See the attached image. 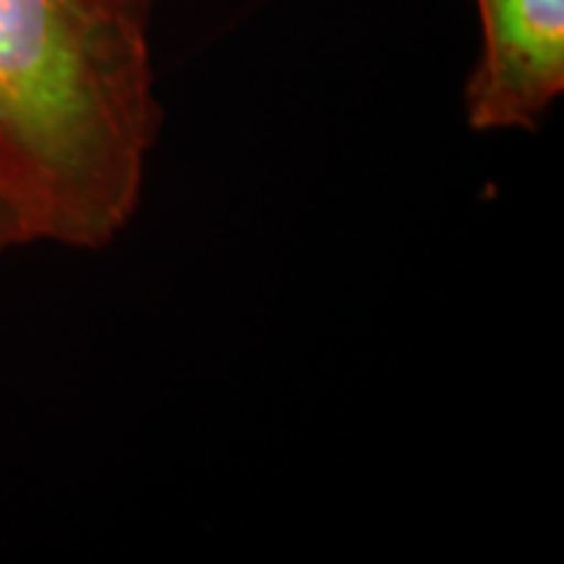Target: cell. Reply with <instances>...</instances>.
Wrapping results in <instances>:
<instances>
[{
  "mask_svg": "<svg viewBox=\"0 0 564 564\" xmlns=\"http://www.w3.org/2000/svg\"><path fill=\"white\" fill-rule=\"evenodd\" d=\"M154 0H0V194L26 243L131 223L160 131Z\"/></svg>",
  "mask_w": 564,
  "mask_h": 564,
  "instance_id": "1",
  "label": "cell"
},
{
  "mask_svg": "<svg viewBox=\"0 0 564 564\" xmlns=\"http://www.w3.org/2000/svg\"><path fill=\"white\" fill-rule=\"evenodd\" d=\"M19 243H24L19 220L17 215H13V209L9 207V202H6V196L0 194V257Z\"/></svg>",
  "mask_w": 564,
  "mask_h": 564,
  "instance_id": "3",
  "label": "cell"
},
{
  "mask_svg": "<svg viewBox=\"0 0 564 564\" xmlns=\"http://www.w3.org/2000/svg\"><path fill=\"white\" fill-rule=\"evenodd\" d=\"M484 47L465 112L476 131L533 129L564 89V0H476Z\"/></svg>",
  "mask_w": 564,
  "mask_h": 564,
  "instance_id": "2",
  "label": "cell"
}]
</instances>
